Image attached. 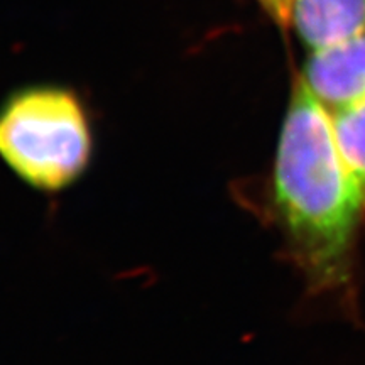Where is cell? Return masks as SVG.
Listing matches in <instances>:
<instances>
[{
  "mask_svg": "<svg viewBox=\"0 0 365 365\" xmlns=\"http://www.w3.org/2000/svg\"><path fill=\"white\" fill-rule=\"evenodd\" d=\"M274 205L308 284L325 293L346 289L365 190L341 156L330 110L299 80L277 143Z\"/></svg>",
  "mask_w": 365,
  "mask_h": 365,
  "instance_id": "cell-1",
  "label": "cell"
},
{
  "mask_svg": "<svg viewBox=\"0 0 365 365\" xmlns=\"http://www.w3.org/2000/svg\"><path fill=\"white\" fill-rule=\"evenodd\" d=\"M287 27L312 51L341 43L365 33V0H293Z\"/></svg>",
  "mask_w": 365,
  "mask_h": 365,
  "instance_id": "cell-4",
  "label": "cell"
},
{
  "mask_svg": "<svg viewBox=\"0 0 365 365\" xmlns=\"http://www.w3.org/2000/svg\"><path fill=\"white\" fill-rule=\"evenodd\" d=\"M91 130L68 90L36 86L0 107V158L38 190L66 188L88 166Z\"/></svg>",
  "mask_w": 365,
  "mask_h": 365,
  "instance_id": "cell-2",
  "label": "cell"
},
{
  "mask_svg": "<svg viewBox=\"0 0 365 365\" xmlns=\"http://www.w3.org/2000/svg\"><path fill=\"white\" fill-rule=\"evenodd\" d=\"M299 81L330 112L365 100V33L314 49Z\"/></svg>",
  "mask_w": 365,
  "mask_h": 365,
  "instance_id": "cell-3",
  "label": "cell"
},
{
  "mask_svg": "<svg viewBox=\"0 0 365 365\" xmlns=\"http://www.w3.org/2000/svg\"><path fill=\"white\" fill-rule=\"evenodd\" d=\"M330 113L341 156L365 190V100Z\"/></svg>",
  "mask_w": 365,
  "mask_h": 365,
  "instance_id": "cell-5",
  "label": "cell"
},
{
  "mask_svg": "<svg viewBox=\"0 0 365 365\" xmlns=\"http://www.w3.org/2000/svg\"><path fill=\"white\" fill-rule=\"evenodd\" d=\"M264 11L272 17L277 24L289 26V14L293 7V0H257Z\"/></svg>",
  "mask_w": 365,
  "mask_h": 365,
  "instance_id": "cell-6",
  "label": "cell"
}]
</instances>
